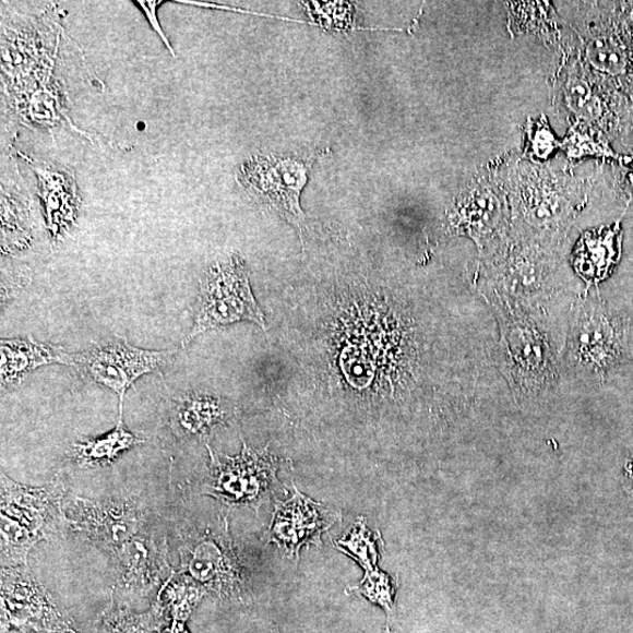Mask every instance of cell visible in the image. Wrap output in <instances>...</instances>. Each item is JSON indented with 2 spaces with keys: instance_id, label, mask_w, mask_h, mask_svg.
Returning <instances> with one entry per match:
<instances>
[{
  "instance_id": "obj_15",
  "label": "cell",
  "mask_w": 633,
  "mask_h": 633,
  "mask_svg": "<svg viewBox=\"0 0 633 633\" xmlns=\"http://www.w3.org/2000/svg\"><path fill=\"white\" fill-rule=\"evenodd\" d=\"M144 442V439L138 438L129 429H126L122 418H119L114 431L100 438L75 442L72 451L79 466L104 467L115 463L121 453Z\"/></svg>"
},
{
  "instance_id": "obj_19",
  "label": "cell",
  "mask_w": 633,
  "mask_h": 633,
  "mask_svg": "<svg viewBox=\"0 0 633 633\" xmlns=\"http://www.w3.org/2000/svg\"><path fill=\"white\" fill-rule=\"evenodd\" d=\"M202 584L187 574H174L164 584L160 598L167 601L178 620H186L205 594Z\"/></svg>"
},
{
  "instance_id": "obj_8",
  "label": "cell",
  "mask_w": 633,
  "mask_h": 633,
  "mask_svg": "<svg viewBox=\"0 0 633 633\" xmlns=\"http://www.w3.org/2000/svg\"><path fill=\"white\" fill-rule=\"evenodd\" d=\"M570 335L569 356L580 372L605 377L622 357V321L599 306H583Z\"/></svg>"
},
{
  "instance_id": "obj_13",
  "label": "cell",
  "mask_w": 633,
  "mask_h": 633,
  "mask_svg": "<svg viewBox=\"0 0 633 633\" xmlns=\"http://www.w3.org/2000/svg\"><path fill=\"white\" fill-rule=\"evenodd\" d=\"M0 353H2L0 377L3 387L20 385L29 372L51 363L74 368L73 356L62 347L32 338L2 339Z\"/></svg>"
},
{
  "instance_id": "obj_2",
  "label": "cell",
  "mask_w": 633,
  "mask_h": 633,
  "mask_svg": "<svg viewBox=\"0 0 633 633\" xmlns=\"http://www.w3.org/2000/svg\"><path fill=\"white\" fill-rule=\"evenodd\" d=\"M316 153L288 156H253L239 171V181L262 207L287 219L299 231H308L299 199Z\"/></svg>"
},
{
  "instance_id": "obj_5",
  "label": "cell",
  "mask_w": 633,
  "mask_h": 633,
  "mask_svg": "<svg viewBox=\"0 0 633 633\" xmlns=\"http://www.w3.org/2000/svg\"><path fill=\"white\" fill-rule=\"evenodd\" d=\"M177 351H150L126 341L94 343L87 351L73 356L74 368L88 380L119 395V418H122L127 391L142 375L160 371L176 358Z\"/></svg>"
},
{
  "instance_id": "obj_16",
  "label": "cell",
  "mask_w": 633,
  "mask_h": 633,
  "mask_svg": "<svg viewBox=\"0 0 633 633\" xmlns=\"http://www.w3.org/2000/svg\"><path fill=\"white\" fill-rule=\"evenodd\" d=\"M616 230L584 237L576 259V271L583 279L597 283L605 279L616 261Z\"/></svg>"
},
{
  "instance_id": "obj_11",
  "label": "cell",
  "mask_w": 633,
  "mask_h": 633,
  "mask_svg": "<svg viewBox=\"0 0 633 633\" xmlns=\"http://www.w3.org/2000/svg\"><path fill=\"white\" fill-rule=\"evenodd\" d=\"M2 513L19 521L39 540L63 522L60 489L53 485L28 487L11 480L2 471Z\"/></svg>"
},
{
  "instance_id": "obj_10",
  "label": "cell",
  "mask_w": 633,
  "mask_h": 633,
  "mask_svg": "<svg viewBox=\"0 0 633 633\" xmlns=\"http://www.w3.org/2000/svg\"><path fill=\"white\" fill-rule=\"evenodd\" d=\"M3 622L60 629V614L27 565L2 569Z\"/></svg>"
},
{
  "instance_id": "obj_4",
  "label": "cell",
  "mask_w": 633,
  "mask_h": 633,
  "mask_svg": "<svg viewBox=\"0 0 633 633\" xmlns=\"http://www.w3.org/2000/svg\"><path fill=\"white\" fill-rule=\"evenodd\" d=\"M506 374L517 391L537 394L557 380V359L544 332L524 313L500 310Z\"/></svg>"
},
{
  "instance_id": "obj_22",
  "label": "cell",
  "mask_w": 633,
  "mask_h": 633,
  "mask_svg": "<svg viewBox=\"0 0 633 633\" xmlns=\"http://www.w3.org/2000/svg\"><path fill=\"white\" fill-rule=\"evenodd\" d=\"M589 58L597 69L607 72L620 70L622 65L621 53L605 40L594 41L589 47Z\"/></svg>"
},
{
  "instance_id": "obj_21",
  "label": "cell",
  "mask_w": 633,
  "mask_h": 633,
  "mask_svg": "<svg viewBox=\"0 0 633 633\" xmlns=\"http://www.w3.org/2000/svg\"><path fill=\"white\" fill-rule=\"evenodd\" d=\"M155 621L154 612L142 616H127L124 613L110 617L106 621L107 633H145Z\"/></svg>"
},
{
  "instance_id": "obj_9",
  "label": "cell",
  "mask_w": 633,
  "mask_h": 633,
  "mask_svg": "<svg viewBox=\"0 0 633 633\" xmlns=\"http://www.w3.org/2000/svg\"><path fill=\"white\" fill-rule=\"evenodd\" d=\"M341 514L315 502L295 488L287 501H277L272 525L265 533L267 544L276 545L290 559L299 560L303 547H321L326 533Z\"/></svg>"
},
{
  "instance_id": "obj_1",
  "label": "cell",
  "mask_w": 633,
  "mask_h": 633,
  "mask_svg": "<svg viewBox=\"0 0 633 633\" xmlns=\"http://www.w3.org/2000/svg\"><path fill=\"white\" fill-rule=\"evenodd\" d=\"M239 322H252L266 331L264 314L250 287L248 268L239 253L214 263L200 283L195 319L186 346L204 332Z\"/></svg>"
},
{
  "instance_id": "obj_20",
  "label": "cell",
  "mask_w": 633,
  "mask_h": 633,
  "mask_svg": "<svg viewBox=\"0 0 633 633\" xmlns=\"http://www.w3.org/2000/svg\"><path fill=\"white\" fill-rule=\"evenodd\" d=\"M347 590L358 593L369 598L373 604L384 608L389 619H391L394 611L395 585L393 580L379 568L366 572L360 583Z\"/></svg>"
},
{
  "instance_id": "obj_18",
  "label": "cell",
  "mask_w": 633,
  "mask_h": 633,
  "mask_svg": "<svg viewBox=\"0 0 633 633\" xmlns=\"http://www.w3.org/2000/svg\"><path fill=\"white\" fill-rule=\"evenodd\" d=\"M0 533H2V569L27 565V557L32 548L40 540L19 521L2 513L0 516Z\"/></svg>"
},
{
  "instance_id": "obj_14",
  "label": "cell",
  "mask_w": 633,
  "mask_h": 633,
  "mask_svg": "<svg viewBox=\"0 0 633 633\" xmlns=\"http://www.w3.org/2000/svg\"><path fill=\"white\" fill-rule=\"evenodd\" d=\"M230 411L224 401L189 393L172 402L170 417L174 430L180 435H202L228 420Z\"/></svg>"
},
{
  "instance_id": "obj_17",
  "label": "cell",
  "mask_w": 633,
  "mask_h": 633,
  "mask_svg": "<svg viewBox=\"0 0 633 633\" xmlns=\"http://www.w3.org/2000/svg\"><path fill=\"white\" fill-rule=\"evenodd\" d=\"M382 546V534L370 529L366 517H359L351 530L336 544L337 549L358 562L363 572L378 568Z\"/></svg>"
},
{
  "instance_id": "obj_7",
  "label": "cell",
  "mask_w": 633,
  "mask_h": 633,
  "mask_svg": "<svg viewBox=\"0 0 633 633\" xmlns=\"http://www.w3.org/2000/svg\"><path fill=\"white\" fill-rule=\"evenodd\" d=\"M65 525L115 553L141 529V511L132 499L73 498L62 504Z\"/></svg>"
},
{
  "instance_id": "obj_12",
  "label": "cell",
  "mask_w": 633,
  "mask_h": 633,
  "mask_svg": "<svg viewBox=\"0 0 633 633\" xmlns=\"http://www.w3.org/2000/svg\"><path fill=\"white\" fill-rule=\"evenodd\" d=\"M118 584L126 592L146 595L172 575L167 562L166 540L135 535L117 553Z\"/></svg>"
},
{
  "instance_id": "obj_6",
  "label": "cell",
  "mask_w": 633,
  "mask_h": 633,
  "mask_svg": "<svg viewBox=\"0 0 633 633\" xmlns=\"http://www.w3.org/2000/svg\"><path fill=\"white\" fill-rule=\"evenodd\" d=\"M182 572L220 596L241 597L247 590V572L236 552L228 529L205 530L181 547Z\"/></svg>"
},
{
  "instance_id": "obj_3",
  "label": "cell",
  "mask_w": 633,
  "mask_h": 633,
  "mask_svg": "<svg viewBox=\"0 0 633 633\" xmlns=\"http://www.w3.org/2000/svg\"><path fill=\"white\" fill-rule=\"evenodd\" d=\"M211 466L204 494L228 505L260 506L283 488L278 470L283 462L268 451L256 450L243 441L240 454L229 456L216 453L207 445Z\"/></svg>"
},
{
  "instance_id": "obj_23",
  "label": "cell",
  "mask_w": 633,
  "mask_h": 633,
  "mask_svg": "<svg viewBox=\"0 0 633 633\" xmlns=\"http://www.w3.org/2000/svg\"><path fill=\"white\" fill-rule=\"evenodd\" d=\"M163 3L164 2H147V0H146V2H136V4L142 9V11L145 12L146 17L148 19V22L151 23L153 29L156 32L158 37H160L163 39V41L166 44L167 49L169 50L171 56L176 57V52H174V49H172L168 38L164 34L162 25H160V23H158L157 17H156V8Z\"/></svg>"
}]
</instances>
